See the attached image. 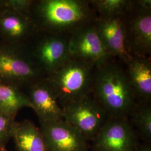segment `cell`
Returning <instances> with one entry per match:
<instances>
[{"mask_svg":"<svg viewBox=\"0 0 151 151\" xmlns=\"http://www.w3.org/2000/svg\"><path fill=\"white\" fill-rule=\"evenodd\" d=\"M30 17L37 31L70 34L97 15L87 0H34Z\"/></svg>","mask_w":151,"mask_h":151,"instance_id":"7a4b0ae2","label":"cell"},{"mask_svg":"<svg viewBox=\"0 0 151 151\" xmlns=\"http://www.w3.org/2000/svg\"><path fill=\"white\" fill-rule=\"evenodd\" d=\"M70 34L37 31L22 45L45 78L53 74L70 59L68 46Z\"/></svg>","mask_w":151,"mask_h":151,"instance_id":"277c9868","label":"cell"},{"mask_svg":"<svg viewBox=\"0 0 151 151\" xmlns=\"http://www.w3.org/2000/svg\"><path fill=\"white\" fill-rule=\"evenodd\" d=\"M48 151H88V141L63 119L40 122Z\"/></svg>","mask_w":151,"mask_h":151,"instance_id":"30bf717a","label":"cell"},{"mask_svg":"<svg viewBox=\"0 0 151 151\" xmlns=\"http://www.w3.org/2000/svg\"><path fill=\"white\" fill-rule=\"evenodd\" d=\"M95 22L70 34L68 48L70 58L85 62L96 67L113 58L105 48Z\"/></svg>","mask_w":151,"mask_h":151,"instance_id":"9c48e42d","label":"cell"},{"mask_svg":"<svg viewBox=\"0 0 151 151\" xmlns=\"http://www.w3.org/2000/svg\"><path fill=\"white\" fill-rule=\"evenodd\" d=\"M15 122V118L0 112V148L5 147L11 138L12 130Z\"/></svg>","mask_w":151,"mask_h":151,"instance_id":"d6986e66","label":"cell"},{"mask_svg":"<svg viewBox=\"0 0 151 151\" xmlns=\"http://www.w3.org/2000/svg\"><path fill=\"white\" fill-rule=\"evenodd\" d=\"M95 25L108 53L125 65L132 57L125 47L123 15L109 18L97 17Z\"/></svg>","mask_w":151,"mask_h":151,"instance_id":"7c38bea8","label":"cell"},{"mask_svg":"<svg viewBox=\"0 0 151 151\" xmlns=\"http://www.w3.org/2000/svg\"><path fill=\"white\" fill-rule=\"evenodd\" d=\"M134 151H151V143H146L139 144Z\"/></svg>","mask_w":151,"mask_h":151,"instance_id":"44dd1931","label":"cell"},{"mask_svg":"<svg viewBox=\"0 0 151 151\" xmlns=\"http://www.w3.org/2000/svg\"><path fill=\"white\" fill-rule=\"evenodd\" d=\"M138 137L128 118H108L92 140V151H134Z\"/></svg>","mask_w":151,"mask_h":151,"instance_id":"ba28073f","label":"cell"},{"mask_svg":"<svg viewBox=\"0 0 151 151\" xmlns=\"http://www.w3.org/2000/svg\"><path fill=\"white\" fill-rule=\"evenodd\" d=\"M34 0H5L6 9L30 17Z\"/></svg>","mask_w":151,"mask_h":151,"instance_id":"ffe728a7","label":"cell"},{"mask_svg":"<svg viewBox=\"0 0 151 151\" xmlns=\"http://www.w3.org/2000/svg\"><path fill=\"white\" fill-rule=\"evenodd\" d=\"M44 78L22 45L0 42V85L23 90Z\"/></svg>","mask_w":151,"mask_h":151,"instance_id":"8992f818","label":"cell"},{"mask_svg":"<svg viewBox=\"0 0 151 151\" xmlns=\"http://www.w3.org/2000/svg\"><path fill=\"white\" fill-rule=\"evenodd\" d=\"M62 110L63 119L87 141L93 140L108 118L106 112L92 94L65 106Z\"/></svg>","mask_w":151,"mask_h":151,"instance_id":"52a82bcc","label":"cell"},{"mask_svg":"<svg viewBox=\"0 0 151 151\" xmlns=\"http://www.w3.org/2000/svg\"><path fill=\"white\" fill-rule=\"evenodd\" d=\"M32 110L40 122L63 119V110L53 87L46 78L40 79L25 88Z\"/></svg>","mask_w":151,"mask_h":151,"instance_id":"8fae6325","label":"cell"},{"mask_svg":"<svg viewBox=\"0 0 151 151\" xmlns=\"http://www.w3.org/2000/svg\"><path fill=\"white\" fill-rule=\"evenodd\" d=\"M95 67L70 58L46 78L53 87L62 109L92 94Z\"/></svg>","mask_w":151,"mask_h":151,"instance_id":"3957f363","label":"cell"},{"mask_svg":"<svg viewBox=\"0 0 151 151\" xmlns=\"http://www.w3.org/2000/svg\"><path fill=\"white\" fill-rule=\"evenodd\" d=\"M0 151H7L5 147H1L0 148Z\"/></svg>","mask_w":151,"mask_h":151,"instance_id":"603a6c76","label":"cell"},{"mask_svg":"<svg viewBox=\"0 0 151 151\" xmlns=\"http://www.w3.org/2000/svg\"><path fill=\"white\" fill-rule=\"evenodd\" d=\"M4 9H5V0H0V12Z\"/></svg>","mask_w":151,"mask_h":151,"instance_id":"7402d4cb","label":"cell"},{"mask_svg":"<svg viewBox=\"0 0 151 151\" xmlns=\"http://www.w3.org/2000/svg\"><path fill=\"white\" fill-rule=\"evenodd\" d=\"M128 119L138 135L151 143V103L137 101Z\"/></svg>","mask_w":151,"mask_h":151,"instance_id":"e0dca14e","label":"cell"},{"mask_svg":"<svg viewBox=\"0 0 151 151\" xmlns=\"http://www.w3.org/2000/svg\"><path fill=\"white\" fill-rule=\"evenodd\" d=\"M11 138L17 151H48L40 128L29 120L15 121Z\"/></svg>","mask_w":151,"mask_h":151,"instance_id":"9a60e30c","label":"cell"},{"mask_svg":"<svg viewBox=\"0 0 151 151\" xmlns=\"http://www.w3.org/2000/svg\"><path fill=\"white\" fill-rule=\"evenodd\" d=\"M123 20L128 53L130 57H151V0L133 1Z\"/></svg>","mask_w":151,"mask_h":151,"instance_id":"5b68a950","label":"cell"},{"mask_svg":"<svg viewBox=\"0 0 151 151\" xmlns=\"http://www.w3.org/2000/svg\"><path fill=\"white\" fill-rule=\"evenodd\" d=\"M92 95L108 118H128L137 103L124 64L114 58L95 68Z\"/></svg>","mask_w":151,"mask_h":151,"instance_id":"6da1fadb","label":"cell"},{"mask_svg":"<svg viewBox=\"0 0 151 151\" xmlns=\"http://www.w3.org/2000/svg\"><path fill=\"white\" fill-rule=\"evenodd\" d=\"M37 32L29 16L6 8L0 12V42L23 45Z\"/></svg>","mask_w":151,"mask_h":151,"instance_id":"4fadbf2b","label":"cell"},{"mask_svg":"<svg viewBox=\"0 0 151 151\" xmlns=\"http://www.w3.org/2000/svg\"><path fill=\"white\" fill-rule=\"evenodd\" d=\"M97 18H109L122 15L132 5V0L89 1Z\"/></svg>","mask_w":151,"mask_h":151,"instance_id":"ac0fdd59","label":"cell"},{"mask_svg":"<svg viewBox=\"0 0 151 151\" xmlns=\"http://www.w3.org/2000/svg\"><path fill=\"white\" fill-rule=\"evenodd\" d=\"M124 66L137 101L151 103V57H132Z\"/></svg>","mask_w":151,"mask_h":151,"instance_id":"5bb4252c","label":"cell"},{"mask_svg":"<svg viewBox=\"0 0 151 151\" xmlns=\"http://www.w3.org/2000/svg\"><path fill=\"white\" fill-rule=\"evenodd\" d=\"M24 108H32L24 91L17 87L0 85V112L15 118Z\"/></svg>","mask_w":151,"mask_h":151,"instance_id":"2e32d148","label":"cell"}]
</instances>
